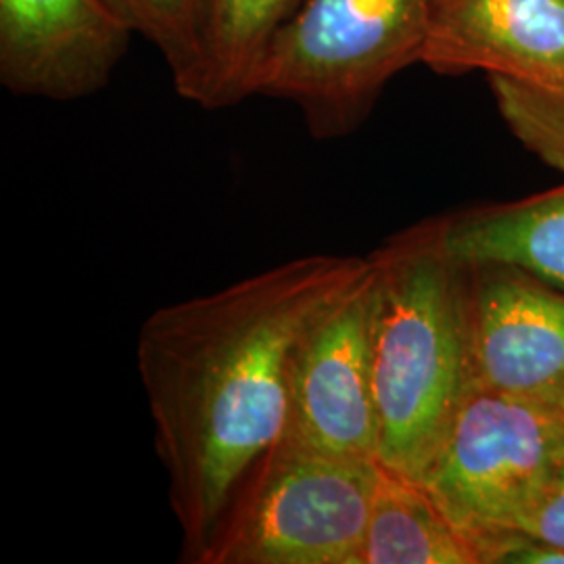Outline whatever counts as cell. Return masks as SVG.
<instances>
[{
  "mask_svg": "<svg viewBox=\"0 0 564 564\" xmlns=\"http://www.w3.org/2000/svg\"><path fill=\"white\" fill-rule=\"evenodd\" d=\"M368 265L303 256L142 323L137 366L184 563H203L242 485L281 442L303 335Z\"/></svg>",
  "mask_w": 564,
  "mask_h": 564,
  "instance_id": "6da1fadb",
  "label": "cell"
},
{
  "mask_svg": "<svg viewBox=\"0 0 564 564\" xmlns=\"http://www.w3.org/2000/svg\"><path fill=\"white\" fill-rule=\"evenodd\" d=\"M370 260L377 460L421 484L479 387L470 268L447 251L440 218L403 230Z\"/></svg>",
  "mask_w": 564,
  "mask_h": 564,
  "instance_id": "7a4b0ae2",
  "label": "cell"
},
{
  "mask_svg": "<svg viewBox=\"0 0 564 564\" xmlns=\"http://www.w3.org/2000/svg\"><path fill=\"white\" fill-rule=\"evenodd\" d=\"M424 39L426 0H303L268 46L256 97L293 102L316 141L345 139L421 65Z\"/></svg>",
  "mask_w": 564,
  "mask_h": 564,
  "instance_id": "3957f363",
  "label": "cell"
},
{
  "mask_svg": "<svg viewBox=\"0 0 564 564\" xmlns=\"http://www.w3.org/2000/svg\"><path fill=\"white\" fill-rule=\"evenodd\" d=\"M383 466L281 440L242 485L202 564H360Z\"/></svg>",
  "mask_w": 564,
  "mask_h": 564,
  "instance_id": "277c9868",
  "label": "cell"
},
{
  "mask_svg": "<svg viewBox=\"0 0 564 564\" xmlns=\"http://www.w3.org/2000/svg\"><path fill=\"white\" fill-rule=\"evenodd\" d=\"M563 463V408L477 387L421 485L481 564Z\"/></svg>",
  "mask_w": 564,
  "mask_h": 564,
  "instance_id": "5b68a950",
  "label": "cell"
},
{
  "mask_svg": "<svg viewBox=\"0 0 564 564\" xmlns=\"http://www.w3.org/2000/svg\"><path fill=\"white\" fill-rule=\"evenodd\" d=\"M372 303L370 260L362 279L303 335L291 370L284 442L330 456L377 460Z\"/></svg>",
  "mask_w": 564,
  "mask_h": 564,
  "instance_id": "8992f818",
  "label": "cell"
},
{
  "mask_svg": "<svg viewBox=\"0 0 564 564\" xmlns=\"http://www.w3.org/2000/svg\"><path fill=\"white\" fill-rule=\"evenodd\" d=\"M132 36L105 0H0V84L18 97L82 101L111 82Z\"/></svg>",
  "mask_w": 564,
  "mask_h": 564,
  "instance_id": "52a82bcc",
  "label": "cell"
},
{
  "mask_svg": "<svg viewBox=\"0 0 564 564\" xmlns=\"http://www.w3.org/2000/svg\"><path fill=\"white\" fill-rule=\"evenodd\" d=\"M477 383L564 410V291L505 263H468Z\"/></svg>",
  "mask_w": 564,
  "mask_h": 564,
  "instance_id": "ba28073f",
  "label": "cell"
},
{
  "mask_svg": "<svg viewBox=\"0 0 564 564\" xmlns=\"http://www.w3.org/2000/svg\"><path fill=\"white\" fill-rule=\"evenodd\" d=\"M421 65L440 76H550L564 67V0H426Z\"/></svg>",
  "mask_w": 564,
  "mask_h": 564,
  "instance_id": "9c48e42d",
  "label": "cell"
},
{
  "mask_svg": "<svg viewBox=\"0 0 564 564\" xmlns=\"http://www.w3.org/2000/svg\"><path fill=\"white\" fill-rule=\"evenodd\" d=\"M447 251L464 263H505L564 291V184L458 209L440 218Z\"/></svg>",
  "mask_w": 564,
  "mask_h": 564,
  "instance_id": "30bf717a",
  "label": "cell"
},
{
  "mask_svg": "<svg viewBox=\"0 0 564 564\" xmlns=\"http://www.w3.org/2000/svg\"><path fill=\"white\" fill-rule=\"evenodd\" d=\"M303 0H209L202 59L176 90L207 111L256 97L260 65Z\"/></svg>",
  "mask_w": 564,
  "mask_h": 564,
  "instance_id": "8fae6325",
  "label": "cell"
},
{
  "mask_svg": "<svg viewBox=\"0 0 564 564\" xmlns=\"http://www.w3.org/2000/svg\"><path fill=\"white\" fill-rule=\"evenodd\" d=\"M360 564H477L473 550L419 481L381 470Z\"/></svg>",
  "mask_w": 564,
  "mask_h": 564,
  "instance_id": "7c38bea8",
  "label": "cell"
},
{
  "mask_svg": "<svg viewBox=\"0 0 564 564\" xmlns=\"http://www.w3.org/2000/svg\"><path fill=\"white\" fill-rule=\"evenodd\" d=\"M512 137L564 174V67L542 78H487Z\"/></svg>",
  "mask_w": 564,
  "mask_h": 564,
  "instance_id": "4fadbf2b",
  "label": "cell"
},
{
  "mask_svg": "<svg viewBox=\"0 0 564 564\" xmlns=\"http://www.w3.org/2000/svg\"><path fill=\"white\" fill-rule=\"evenodd\" d=\"M130 30L162 55L178 90L202 59L209 0H105Z\"/></svg>",
  "mask_w": 564,
  "mask_h": 564,
  "instance_id": "5bb4252c",
  "label": "cell"
},
{
  "mask_svg": "<svg viewBox=\"0 0 564 564\" xmlns=\"http://www.w3.org/2000/svg\"><path fill=\"white\" fill-rule=\"evenodd\" d=\"M519 531L564 547V463L547 479Z\"/></svg>",
  "mask_w": 564,
  "mask_h": 564,
  "instance_id": "9a60e30c",
  "label": "cell"
}]
</instances>
